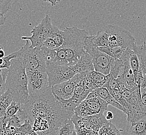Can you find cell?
<instances>
[{"mask_svg": "<svg viewBox=\"0 0 146 135\" xmlns=\"http://www.w3.org/2000/svg\"><path fill=\"white\" fill-rule=\"evenodd\" d=\"M53 25L49 16L47 15L38 25L31 30L30 37H23V40H29L33 48H42L46 39L50 37L51 32Z\"/></svg>", "mask_w": 146, "mask_h": 135, "instance_id": "8", "label": "cell"}, {"mask_svg": "<svg viewBox=\"0 0 146 135\" xmlns=\"http://www.w3.org/2000/svg\"><path fill=\"white\" fill-rule=\"evenodd\" d=\"M104 87H106L109 91L118 88L117 79L113 78L110 74L107 75V79Z\"/></svg>", "mask_w": 146, "mask_h": 135, "instance_id": "32", "label": "cell"}, {"mask_svg": "<svg viewBox=\"0 0 146 135\" xmlns=\"http://www.w3.org/2000/svg\"><path fill=\"white\" fill-rule=\"evenodd\" d=\"M44 2L50 3L52 6L56 5L61 0H42Z\"/></svg>", "mask_w": 146, "mask_h": 135, "instance_id": "35", "label": "cell"}, {"mask_svg": "<svg viewBox=\"0 0 146 135\" xmlns=\"http://www.w3.org/2000/svg\"><path fill=\"white\" fill-rule=\"evenodd\" d=\"M92 41L93 44L98 47L109 46V37L105 31H98L96 35L93 36Z\"/></svg>", "mask_w": 146, "mask_h": 135, "instance_id": "20", "label": "cell"}, {"mask_svg": "<svg viewBox=\"0 0 146 135\" xmlns=\"http://www.w3.org/2000/svg\"><path fill=\"white\" fill-rule=\"evenodd\" d=\"M98 49L104 53H106L108 56L112 57L114 59H120L125 49L116 47H111L110 46L104 47H98Z\"/></svg>", "mask_w": 146, "mask_h": 135, "instance_id": "23", "label": "cell"}, {"mask_svg": "<svg viewBox=\"0 0 146 135\" xmlns=\"http://www.w3.org/2000/svg\"><path fill=\"white\" fill-rule=\"evenodd\" d=\"M48 76L37 79L28 83L29 94L30 97L39 96L49 88Z\"/></svg>", "mask_w": 146, "mask_h": 135, "instance_id": "12", "label": "cell"}, {"mask_svg": "<svg viewBox=\"0 0 146 135\" xmlns=\"http://www.w3.org/2000/svg\"><path fill=\"white\" fill-rule=\"evenodd\" d=\"M110 94H111L113 98L115 99L118 102L121 104L124 109H125L128 112V114L130 112V106L128 103V102L126 100V99L124 98L123 96H122L118 88L114 89L112 90L109 91Z\"/></svg>", "mask_w": 146, "mask_h": 135, "instance_id": "26", "label": "cell"}, {"mask_svg": "<svg viewBox=\"0 0 146 135\" xmlns=\"http://www.w3.org/2000/svg\"></svg>", "mask_w": 146, "mask_h": 135, "instance_id": "41", "label": "cell"}, {"mask_svg": "<svg viewBox=\"0 0 146 135\" xmlns=\"http://www.w3.org/2000/svg\"><path fill=\"white\" fill-rule=\"evenodd\" d=\"M50 38L54 40L57 47L59 48L61 47L64 43V31L60 30L57 27L53 25Z\"/></svg>", "mask_w": 146, "mask_h": 135, "instance_id": "24", "label": "cell"}, {"mask_svg": "<svg viewBox=\"0 0 146 135\" xmlns=\"http://www.w3.org/2000/svg\"><path fill=\"white\" fill-rule=\"evenodd\" d=\"M126 135H146V114L139 113L129 122Z\"/></svg>", "mask_w": 146, "mask_h": 135, "instance_id": "11", "label": "cell"}, {"mask_svg": "<svg viewBox=\"0 0 146 135\" xmlns=\"http://www.w3.org/2000/svg\"><path fill=\"white\" fill-rule=\"evenodd\" d=\"M139 59L141 68L143 74L146 76V42L144 40L141 45H137L133 48Z\"/></svg>", "mask_w": 146, "mask_h": 135, "instance_id": "17", "label": "cell"}, {"mask_svg": "<svg viewBox=\"0 0 146 135\" xmlns=\"http://www.w3.org/2000/svg\"><path fill=\"white\" fill-rule=\"evenodd\" d=\"M82 73L76 74L70 80L54 86L52 88L54 96L63 100H69L73 97L76 85L82 79Z\"/></svg>", "mask_w": 146, "mask_h": 135, "instance_id": "10", "label": "cell"}, {"mask_svg": "<svg viewBox=\"0 0 146 135\" xmlns=\"http://www.w3.org/2000/svg\"><path fill=\"white\" fill-rule=\"evenodd\" d=\"M93 91L96 93L98 97L103 99L104 101H106L108 104L112 106V107H115L118 110H120L127 115L128 114V112L127 111V110L124 109L123 107L113 98V97L111 95L109 90H108V89L106 87L98 88Z\"/></svg>", "mask_w": 146, "mask_h": 135, "instance_id": "14", "label": "cell"}, {"mask_svg": "<svg viewBox=\"0 0 146 135\" xmlns=\"http://www.w3.org/2000/svg\"><path fill=\"white\" fill-rule=\"evenodd\" d=\"M109 104L92 91L87 98L80 103L75 110V114L80 117H88L104 114Z\"/></svg>", "mask_w": 146, "mask_h": 135, "instance_id": "6", "label": "cell"}, {"mask_svg": "<svg viewBox=\"0 0 146 135\" xmlns=\"http://www.w3.org/2000/svg\"><path fill=\"white\" fill-rule=\"evenodd\" d=\"M93 36L90 35L87 38L84 49L92 58L94 70L106 76L109 75L112 63L115 59L98 49L93 43Z\"/></svg>", "mask_w": 146, "mask_h": 135, "instance_id": "5", "label": "cell"}, {"mask_svg": "<svg viewBox=\"0 0 146 135\" xmlns=\"http://www.w3.org/2000/svg\"><path fill=\"white\" fill-rule=\"evenodd\" d=\"M105 32L109 37V46L111 47H119L123 49H133L137 45L136 39L130 32L118 25H108Z\"/></svg>", "mask_w": 146, "mask_h": 135, "instance_id": "7", "label": "cell"}, {"mask_svg": "<svg viewBox=\"0 0 146 135\" xmlns=\"http://www.w3.org/2000/svg\"><path fill=\"white\" fill-rule=\"evenodd\" d=\"M22 107L25 120L30 121L33 130L39 135H55L65 121L72 118L64 111L51 87L39 96L30 97Z\"/></svg>", "mask_w": 146, "mask_h": 135, "instance_id": "1", "label": "cell"}, {"mask_svg": "<svg viewBox=\"0 0 146 135\" xmlns=\"http://www.w3.org/2000/svg\"><path fill=\"white\" fill-rule=\"evenodd\" d=\"M6 88L13 95V101L25 104L29 100L27 72L22 60L19 57L12 60L6 80Z\"/></svg>", "mask_w": 146, "mask_h": 135, "instance_id": "2", "label": "cell"}, {"mask_svg": "<svg viewBox=\"0 0 146 135\" xmlns=\"http://www.w3.org/2000/svg\"><path fill=\"white\" fill-rule=\"evenodd\" d=\"M25 41V45L15 53L16 57L22 60L26 72L33 70L46 71V63L44 47L33 48L30 44V41Z\"/></svg>", "mask_w": 146, "mask_h": 135, "instance_id": "4", "label": "cell"}, {"mask_svg": "<svg viewBox=\"0 0 146 135\" xmlns=\"http://www.w3.org/2000/svg\"><path fill=\"white\" fill-rule=\"evenodd\" d=\"M86 78L92 85L94 90L104 87L107 81V76L96 71L86 72Z\"/></svg>", "mask_w": 146, "mask_h": 135, "instance_id": "15", "label": "cell"}, {"mask_svg": "<svg viewBox=\"0 0 146 135\" xmlns=\"http://www.w3.org/2000/svg\"><path fill=\"white\" fill-rule=\"evenodd\" d=\"M30 135H39L37 132H34V130H33V132H32L31 134H30Z\"/></svg>", "mask_w": 146, "mask_h": 135, "instance_id": "39", "label": "cell"}, {"mask_svg": "<svg viewBox=\"0 0 146 135\" xmlns=\"http://www.w3.org/2000/svg\"><path fill=\"white\" fill-rule=\"evenodd\" d=\"M64 43L61 48L65 53V59L69 66L76 65L84 50L85 43L90 35L86 30L77 27L64 29Z\"/></svg>", "mask_w": 146, "mask_h": 135, "instance_id": "3", "label": "cell"}, {"mask_svg": "<svg viewBox=\"0 0 146 135\" xmlns=\"http://www.w3.org/2000/svg\"><path fill=\"white\" fill-rule=\"evenodd\" d=\"M75 130V125L72 118H68L59 127L55 135H73Z\"/></svg>", "mask_w": 146, "mask_h": 135, "instance_id": "21", "label": "cell"}, {"mask_svg": "<svg viewBox=\"0 0 146 135\" xmlns=\"http://www.w3.org/2000/svg\"><path fill=\"white\" fill-rule=\"evenodd\" d=\"M13 135H24L21 132H14Z\"/></svg>", "mask_w": 146, "mask_h": 135, "instance_id": "38", "label": "cell"}, {"mask_svg": "<svg viewBox=\"0 0 146 135\" xmlns=\"http://www.w3.org/2000/svg\"><path fill=\"white\" fill-rule=\"evenodd\" d=\"M99 135H121L119 130L110 121L102 127L99 131Z\"/></svg>", "mask_w": 146, "mask_h": 135, "instance_id": "25", "label": "cell"}, {"mask_svg": "<svg viewBox=\"0 0 146 135\" xmlns=\"http://www.w3.org/2000/svg\"><path fill=\"white\" fill-rule=\"evenodd\" d=\"M129 62H130L131 67L132 68L134 74L137 73L139 71L141 70L139 59L138 58L136 53H135L133 50H132L130 55Z\"/></svg>", "mask_w": 146, "mask_h": 135, "instance_id": "27", "label": "cell"}, {"mask_svg": "<svg viewBox=\"0 0 146 135\" xmlns=\"http://www.w3.org/2000/svg\"><path fill=\"white\" fill-rule=\"evenodd\" d=\"M26 72L28 83L32 82L37 79L48 76L47 73L45 71L33 70Z\"/></svg>", "mask_w": 146, "mask_h": 135, "instance_id": "28", "label": "cell"}, {"mask_svg": "<svg viewBox=\"0 0 146 135\" xmlns=\"http://www.w3.org/2000/svg\"><path fill=\"white\" fill-rule=\"evenodd\" d=\"M16 132H21L23 135H30L33 132V129L30 121L25 120L24 124L19 128H17Z\"/></svg>", "mask_w": 146, "mask_h": 135, "instance_id": "31", "label": "cell"}, {"mask_svg": "<svg viewBox=\"0 0 146 135\" xmlns=\"http://www.w3.org/2000/svg\"><path fill=\"white\" fill-rule=\"evenodd\" d=\"M0 56H1V58L5 57V52L2 47L0 49Z\"/></svg>", "mask_w": 146, "mask_h": 135, "instance_id": "37", "label": "cell"}, {"mask_svg": "<svg viewBox=\"0 0 146 135\" xmlns=\"http://www.w3.org/2000/svg\"><path fill=\"white\" fill-rule=\"evenodd\" d=\"M72 67L76 74L78 73L94 71L92 58L85 49L78 62L76 65H72Z\"/></svg>", "mask_w": 146, "mask_h": 135, "instance_id": "13", "label": "cell"}, {"mask_svg": "<svg viewBox=\"0 0 146 135\" xmlns=\"http://www.w3.org/2000/svg\"><path fill=\"white\" fill-rule=\"evenodd\" d=\"M73 135H77V132H76L75 130L74 131V132H73Z\"/></svg>", "mask_w": 146, "mask_h": 135, "instance_id": "40", "label": "cell"}, {"mask_svg": "<svg viewBox=\"0 0 146 135\" xmlns=\"http://www.w3.org/2000/svg\"><path fill=\"white\" fill-rule=\"evenodd\" d=\"M16 58V53H13L7 56H5L1 58L0 68L1 69H7L9 70L11 67L12 60Z\"/></svg>", "mask_w": 146, "mask_h": 135, "instance_id": "29", "label": "cell"}, {"mask_svg": "<svg viewBox=\"0 0 146 135\" xmlns=\"http://www.w3.org/2000/svg\"><path fill=\"white\" fill-rule=\"evenodd\" d=\"M46 72L50 87L68 81L76 74L72 66L51 63L46 64Z\"/></svg>", "mask_w": 146, "mask_h": 135, "instance_id": "9", "label": "cell"}, {"mask_svg": "<svg viewBox=\"0 0 146 135\" xmlns=\"http://www.w3.org/2000/svg\"><path fill=\"white\" fill-rule=\"evenodd\" d=\"M125 69V65L121 59H115L112 63L110 74L115 79L122 75Z\"/></svg>", "mask_w": 146, "mask_h": 135, "instance_id": "22", "label": "cell"}, {"mask_svg": "<svg viewBox=\"0 0 146 135\" xmlns=\"http://www.w3.org/2000/svg\"><path fill=\"white\" fill-rule=\"evenodd\" d=\"M139 105L141 113L146 114V87L141 89V99Z\"/></svg>", "mask_w": 146, "mask_h": 135, "instance_id": "33", "label": "cell"}, {"mask_svg": "<svg viewBox=\"0 0 146 135\" xmlns=\"http://www.w3.org/2000/svg\"><path fill=\"white\" fill-rule=\"evenodd\" d=\"M114 116L112 112L110 111H108L107 112V114L106 116V118L107 119L108 121H110L111 120H112V118H113Z\"/></svg>", "mask_w": 146, "mask_h": 135, "instance_id": "36", "label": "cell"}, {"mask_svg": "<svg viewBox=\"0 0 146 135\" xmlns=\"http://www.w3.org/2000/svg\"><path fill=\"white\" fill-rule=\"evenodd\" d=\"M13 96L9 90H7L0 97V116L1 121L5 120L6 116V110L13 101Z\"/></svg>", "mask_w": 146, "mask_h": 135, "instance_id": "16", "label": "cell"}, {"mask_svg": "<svg viewBox=\"0 0 146 135\" xmlns=\"http://www.w3.org/2000/svg\"><path fill=\"white\" fill-rule=\"evenodd\" d=\"M91 126V130L93 131L99 132L102 127L108 121L104 114H98L96 116H88Z\"/></svg>", "mask_w": 146, "mask_h": 135, "instance_id": "18", "label": "cell"}, {"mask_svg": "<svg viewBox=\"0 0 146 135\" xmlns=\"http://www.w3.org/2000/svg\"><path fill=\"white\" fill-rule=\"evenodd\" d=\"M22 104L13 101L6 110L7 118H11L15 116L21 108Z\"/></svg>", "mask_w": 146, "mask_h": 135, "instance_id": "30", "label": "cell"}, {"mask_svg": "<svg viewBox=\"0 0 146 135\" xmlns=\"http://www.w3.org/2000/svg\"><path fill=\"white\" fill-rule=\"evenodd\" d=\"M117 82L118 84V89L120 93H123L124 92L127 90H131L127 84V82L122 78L120 77V78H118V79H117ZM133 91H134V90H133Z\"/></svg>", "mask_w": 146, "mask_h": 135, "instance_id": "34", "label": "cell"}, {"mask_svg": "<svg viewBox=\"0 0 146 135\" xmlns=\"http://www.w3.org/2000/svg\"><path fill=\"white\" fill-rule=\"evenodd\" d=\"M14 0H0V25L5 23L9 11H11Z\"/></svg>", "mask_w": 146, "mask_h": 135, "instance_id": "19", "label": "cell"}]
</instances>
